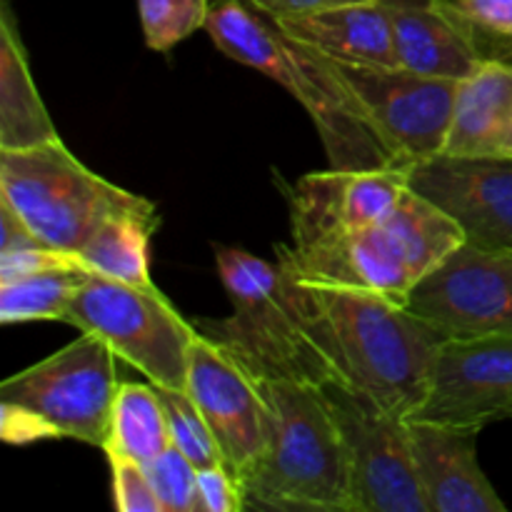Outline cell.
Here are the masks:
<instances>
[{
  "label": "cell",
  "mask_w": 512,
  "mask_h": 512,
  "mask_svg": "<svg viewBox=\"0 0 512 512\" xmlns=\"http://www.w3.org/2000/svg\"><path fill=\"white\" fill-rule=\"evenodd\" d=\"M215 260L233 315L200 320V333L218 340L253 378L315 385L340 378L313 288L283 250L275 263L240 248H218Z\"/></svg>",
  "instance_id": "obj_1"
},
{
  "label": "cell",
  "mask_w": 512,
  "mask_h": 512,
  "mask_svg": "<svg viewBox=\"0 0 512 512\" xmlns=\"http://www.w3.org/2000/svg\"><path fill=\"white\" fill-rule=\"evenodd\" d=\"M205 33L230 60L260 70L288 90L313 120L330 168H393L390 155L363 108L318 50L295 43L245 0H215Z\"/></svg>",
  "instance_id": "obj_2"
},
{
  "label": "cell",
  "mask_w": 512,
  "mask_h": 512,
  "mask_svg": "<svg viewBox=\"0 0 512 512\" xmlns=\"http://www.w3.org/2000/svg\"><path fill=\"white\" fill-rule=\"evenodd\" d=\"M265 403V443L240 483L245 510L358 512L348 453L320 385L255 378Z\"/></svg>",
  "instance_id": "obj_3"
},
{
  "label": "cell",
  "mask_w": 512,
  "mask_h": 512,
  "mask_svg": "<svg viewBox=\"0 0 512 512\" xmlns=\"http://www.w3.org/2000/svg\"><path fill=\"white\" fill-rule=\"evenodd\" d=\"M305 280L315 293L340 380L408 420L428 393L443 335L385 295Z\"/></svg>",
  "instance_id": "obj_4"
},
{
  "label": "cell",
  "mask_w": 512,
  "mask_h": 512,
  "mask_svg": "<svg viewBox=\"0 0 512 512\" xmlns=\"http://www.w3.org/2000/svg\"><path fill=\"white\" fill-rule=\"evenodd\" d=\"M0 198L23 215L43 243L73 255L105 220L158 210L143 195L93 173L63 140L0 150Z\"/></svg>",
  "instance_id": "obj_5"
},
{
  "label": "cell",
  "mask_w": 512,
  "mask_h": 512,
  "mask_svg": "<svg viewBox=\"0 0 512 512\" xmlns=\"http://www.w3.org/2000/svg\"><path fill=\"white\" fill-rule=\"evenodd\" d=\"M65 323L103 338L118 358L138 368L158 388L185 390L198 328L153 283L128 285L90 273Z\"/></svg>",
  "instance_id": "obj_6"
},
{
  "label": "cell",
  "mask_w": 512,
  "mask_h": 512,
  "mask_svg": "<svg viewBox=\"0 0 512 512\" xmlns=\"http://www.w3.org/2000/svg\"><path fill=\"white\" fill-rule=\"evenodd\" d=\"M108 343L80 333L73 343L0 383V403H13L43 420L53 438L103 448L118 395V373Z\"/></svg>",
  "instance_id": "obj_7"
},
{
  "label": "cell",
  "mask_w": 512,
  "mask_h": 512,
  "mask_svg": "<svg viewBox=\"0 0 512 512\" xmlns=\"http://www.w3.org/2000/svg\"><path fill=\"white\" fill-rule=\"evenodd\" d=\"M345 443L358 512H428L410 448L408 420L345 380L320 383Z\"/></svg>",
  "instance_id": "obj_8"
},
{
  "label": "cell",
  "mask_w": 512,
  "mask_h": 512,
  "mask_svg": "<svg viewBox=\"0 0 512 512\" xmlns=\"http://www.w3.org/2000/svg\"><path fill=\"white\" fill-rule=\"evenodd\" d=\"M328 60L398 165L443 153L460 80Z\"/></svg>",
  "instance_id": "obj_9"
},
{
  "label": "cell",
  "mask_w": 512,
  "mask_h": 512,
  "mask_svg": "<svg viewBox=\"0 0 512 512\" xmlns=\"http://www.w3.org/2000/svg\"><path fill=\"white\" fill-rule=\"evenodd\" d=\"M405 308L445 340L512 333V250L463 243L413 285Z\"/></svg>",
  "instance_id": "obj_10"
},
{
  "label": "cell",
  "mask_w": 512,
  "mask_h": 512,
  "mask_svg": "<svg viewBox=\"0 0 512 512\" xmlns=\"http://www.w3.org/2000/svg\"><path fill=\"white\" fill-rule=\"evenodd\" d=\"M408 420L478 433L512 420V333L443 340L425 400Z\"/></svg>",
  "instance_id": "obj_11"
},
{
  "label": "cell",
  "mask_w": 512,
  "mask_h": 512,
  "mask_svg": "<svg viewBox=\"0 0 512 512\" xmlns=\"http://www.w3.org/2000/svg\"><path fill=\"white\" fill-rule=\"evenodd\" d=\"M185 393L208 423L223 465L240 485L265 443V403L258 383L233 353L198 330Z\"/></svg>",
  "instance_id": "obj_12"
},
{
  "label": "cell",
  "mask_w": 512,
  "mask_h": 512,
  "mask_svg": "<svg viewBox=\"0 0 512 512\" xmlns=\"http://www.w3.org/2000/svg\"><path fill=\"white\" fill-rule=\"evenodd\" d=\"M408 188L463 228L465 243L512 250V158L433 155L403 165Z\"/></svg>",
  "instance_id": "obj_13"
},
{
  "label": "cell",
  "mask_w": 512,
  "mask_h": 512,
  "mask_svg": "<svg viewBox=\"0 0 512 512\" xmlns=\"http://www.w3.org/2000/svg\"><path fill=\"white\" fill-rule=\"evenodd\" d=\"M415 475L428 512H505L478 460V430L408 420Z\"/></svg>",
  "instance_id": "obj_14"
},
{
  "label": "cell",
  "mask_w": 512,
  "mask_h": 512,
  "mask_svg": "<svg viewBox=\"0 0 512 512\" xmlns=\"http://www.w3.org/2000/svg\"><path fill=\"white\" fill-rule=\"evenodd\" d=\"M273 23L290 40L308 45L338 63L398 68L393 25L385 0L293 15V18H275Z\"/></svg>",
  "instance_id": "obj_15"
},
{
  "label": "cell",
  "mask_w": 512,
  "mask_h": 512,
  "mask_svg": "<svg viewBox=\"0 0 512 512\" xmlns=\"http://www.w3.org/2000/svg\"><path fill=\"white\" fill-rule=\"evenodd\" d=\"M512 135V65L483 63L458 83L440 155L508 158Z\"/></svg>",
  "instance_id": "obj_16"
},
{
  "label": "cell",
  "mask_w": 512,
  "mask_h": 512,
  "mask_svg": "<svg viewBox=\"0 0 512 512\" xmlns=\"http://www.w3.org/2000/svg\"><path fill=\"white\" fill-rule=\"evenodd\" d=\"M385 5L398 68L428 78L465 80L483 65L433 0H385Z\"/></svg>",
  "instance_id": "obj_17"
},
{
  "label": "cell",
  "mask_w": 512,
  "mask_h": 512,
  "mask_svg": "<svg viewBox=\"0 0 512 512\" xmlns=\"http://www.w3.org/2000/svg\"><path fill=\"white\" fill-rule=\"evenodd\" d=\"M60 140L48 108L30 75L28 55L13 10L3 3L0 18V150H25Z\"/></svg>",
  "instance_id": "obj_18"
},
{
  "label": "cell",
  "mask_w": 512,
  "mask_h": 512,
  "mask_svg": "<svg viewBox=\"0 0 512 512\" xmlns=\"http://www.w3.org/2000/svg\"><path fill=\"white\" fill-rule=\"evenodd\" d=\"M160 215L135 213L110 218L78 250V260L90 273L128 285H148L150 238L158 230Z\"/></svg>",
  "instance_id": "obj_19"
},
{
  "label": "cell",
  "mask_w": 512,
  "mask_h": 512,
  "mask_svg": "<svg viewBox=\"0 0 512 512\" xmlns=\"http://www.w3.org/2000/svg\"><path fill=\"white\" fill-rule=\"evenodd\" d=\"M170 448L168 415L158 385L120 383L110 415L105 453L148 465Z\"/></svg>",
  "instance_id": "obj_20"
},
{
  "label": "cell",
  "mask_w": 512,
  "mask_h": 512,
  "mask_svg": "<svg viewBox=\"0 0 512 512\" xmlns=\"http://www.w3.org/2000/svg\"><path fill=\"white\" fill-rule=\"evenodd\" d=\"M385 223L405 250L415 280L425 278L465 243L463 228L440 205L413 188H405Z\"/></svg>",
  "instance_id": "obj_21"
},
{
  "label": "cell",
  "mask_w": 512,
  "mask_h": 512,
  "mask_svg": "<svg viewBox=\"0 0 512 512\" xmlns=\"http://www.w3.org/2000/svg\"><path fill=\"white\" fill-rule=\"evenodd\" d=\"M90 278L83 263L43 270L25 278L0 283V323H30V320H63L75 295Z\"/></svg>",
  "instance_id": "obj_22"
},
{
  "label": "cell",
  "mask_w": 512,
  "mask_h": 512,
  "mask_svg": "<svg viewBox=\"0 0 512 512\" xmlns=\"http://www.w3.org/2000/svg\"><path fill=\"white\" fill-rule=\"evenodd\" d=\"M480 63L512 65V0H433Z\"/></svg>",
  "instance_id": "obj_23"
},
{
  "label": "cell",
  "mask_w": 512,
  "mask_h": 512,
  "mask_svg": "<svg viewBox=\"0 0 512 512\" xmlns=\"http://www.w3.org/2000/svg\"><path fill=\"white\" fill-rule=\"evenodd\" d=\"M210 5V0H138L145 45L158 53H168L205 28Z\"/></svg>",
  "instance_id": "obj_24"
},
{
  "label": "cell",
  "mask_w": 512,
  "mask_h": 512,
  "mask_svg": "<svg viewBox=\"0 0 512 512\" xmlns=\"http://www.w3.org/2000/svg\"><path fill=\"white\" fill-rule=\"evenodd\" d=\"M160 398L168 415L170 445L178 448L198 470L223 463L218 443L190 395L185 390L160 388Z\"/></svg>",
  "instance_id": "obj_25"
},
{
  "label": "cell",
  "mask_w": 512,
  "mask_h": 512,
  "mask_svg": "<svg viewBox=\"0 0 512 512\" xmlns=\"http://www.w3.org/2000/svg\"><path fill=\"white\" fill-rule=\"evenodd\" d=\"M163 512H198V468L170 445L145 465Z\"/></svg>",
  "instance_id": "obj_26"
},
{
  "label": "cell",
  "mask_w": 512,
  "mask_h": 512,
  "mask_svg": "<svg viewBox=\"0 0 512 512\" xmlns=\"http://www.w3.org/2000/svg\"><path fill=\"white\" fill-rule=\"evenodd\" d=\"M113 500L120 512H163L145 465L125 458H110Z\"/></svg>",
  "instance_id": "obj_27"
},
{
  "label": "cell",
  "mask_w": 512,
  "mask_h": 512,
  "mask_svg": "<svg viewBox=\"0 0 512 512\" xmlns=\"http://www.w3.org/2000/svg\"><path fill=\"white\" fill-rule=\"evenodd\" d=\"M245 510L243 493L230 470L220 465L198 470V512H238Z\"/></svg>",
  "instance_id": "obj_28"
},
{
  "label": "cell",
  "mask_w": 512,
  "mask_h": 512,
  "mask_svg": "<svg viewBox=\"0 0 512 512\" xmlns=\"http://www.w3.org/2000/svg\"><path fill=\"white\" fill-rule=\"evenodd\" d=\"M75 263H80L78 255L48 248V245L45 248L18 250V253H0V283H10V280L25 278V275L65 268V265Z\"/></svg>",
  "instance_id": "obj_29"
},
{
  "label": "cell",
  "mask_w": 512,
  "mask_h": 512,
  "mask_svg": "<svg viewBox=\"0 0 512 512\" xmlns=\"http://www.w3.org/2000/svg\"><path fill=\"white\" fill-rule=\"evenodd\" d=\"M0 435H3L5 443L28 445L35 440L53 438V430L25 408H18L13 403H0Z\"/></svg>",
  "instance_id": "obj_30"
},
{
  "label": "cell",
  "mask_w": 512,
  "mask_h": 512,
  "mask_svg": "<svg viewBox=\"0 0 512 512\" xmlns=\"http://www.w3.org/2000/svg\"><path fill=\"white\" fill-rule=\"evenodd\" d=\"M45 245L48 243H43L35 235V230L23 220V215L8 200L0 198V253H18V250L45 248Z\"/></svg>",
  "instance_id": "obj_31"
},
{
  "label": "cell",
  "mask_w": 512,
  "mask_h": 512,
  "mask_svg": "<svg viewBox=\"0 0 512 512\" xmlns=\"http://www.w3.org/2000/svg\"><path fill=\"white\" fill-rule=\"evenodd\" d=\"M250 8L263 13L265 18H293V15L323 13V10L345 8V5L375 3V0H245Z\"/></svg>",
  "instance_id": "obj_32"
},
{
  "label": "cell",
  "mask_w": 512,
  "mask_h": 512,
  "mask_svg": "<svg viewBox=\"0 0 512 512\" xmlns=\"http://www.w3.org/2000/svg\"><path fill=\"white\" fill-rule=\"evenodd\" d=\"M508 158H512V135H510V148H508Z\"/></svg>",
  "instance_id": "obj_33"
}]
</instances>
